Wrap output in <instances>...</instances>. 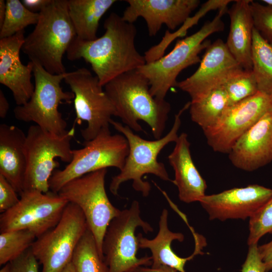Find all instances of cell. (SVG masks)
Instances as JSON below:
<instances>
[{
    "mask_svg": "<svg viewBox=\"0 0 272 272\" xmlns=\"http://www.w3.org/2000/svg\"><path fill=\"white\" fill-rule=\"evenodd\" d=\"M12 185L0 174V212L3 213L15 206L19 201Z\"/></svg>",
    "mask_w": 272,
    "mask_h": 272,
    "instance_id": "34",
    "label": "cell"
},
{
    "mask_svg": "<svg viewBox=\"0 0 272 272\" xmlns=\"http://www.w3.org/2000/svg\"><path fill=\"white\" fill-rule=\"evenodd\" d=\"M272 110V94L258 92L228 106L218 121L203 131L214 151L229 154L239 139L266 113Z\"/></svg>",
    "mask_w": 272,
    "mask_h": 272,
    "instance_id": "14",
    "label": "cell"
},
{
    "mask_svg": "<svg viewBox=\"0 0 272 272\" xmlns=\"http://www.w3.org/2000/svg\"><path fill=\"white\" fill-rule=\"evenodd\" d=\"M88 228L81 210L69 202L58 224L37 238L31 249L41 272H61L72 261L75 250Z\"/></svg>",
    "mask_w": 272,
    "mask_h": 272,
    "instance_id": "11",
    "label": "cell"
},
{
    "mask_svg": "<svg viewBox=\"0 0 272 272\" xmlns=\"http://www.w3.org/2000/svg\"><path fill=\"white\" fill-rule=\"evenodd\" d=\"M36 238L33 232L26 229L1 232L0 264H6L20 256L31 248Z\"/></svg>",
    "mask_w": 272,
    "mask_h": 272,
    "instance_id": "29",
    "label": "cell"
},
{
    "mask_svg": "<svg viewBox=\"0 0 272 272\" xmlns=\"http://www.w3.org/2000/svg\"><path fill=\"white\" fill-rule=\"evenodd\" d=\"M103 26L105 31L101 37L89 41L76 37L66 51L69 60L83 58L90 63L103 87L118 76L146 63L144 55L135 47L137 30L134 24L113 12Z\"/></svg>",
    "mask_w": 272,
    "mask_h": 272,
    "instance_id": "1",
    "label": "cell"
},
{
    "mask_svg": "<svg viewBox=\"0 0 272 272\" xmlns=\"http://www.w3.org/2000/svg\"><path fill=\"white\" fill-rule=\"evenodd\" d=\"M61 272H76L72 261L67 264Z\"/></svg>",
    "mask_w": 272,
    "mask_h": 272,
    "instance_id": "41",
    "label": "cell"
},
{
    "mask_svg": "<svg viewBox=\"0 0 272 272\" xmlns=\"http://www.w3.org/2000/svg\"><path fill=\"white\" fill-rule=\"evenodd\" d=\"M107 172L106 168L102 169L73 179L58 192L81 210L103 258L102 243L106 231L121 211L111 203L107 195L105 187Z\"/></svg>",
    "mask_w": 272,
    "mask_h": 272,
    "instance_id": "10",
    "label": "cell"
},
{
    "mask_svg": "<svg viewBox=\"0 0 272 272\" xmlns=\"http://www.w3.org/2000/svg\"><path fill=\"white\" fill-rule=\"evenodd\" d=\"M228 106L226 93L220 87L200 99L191 101L189 114L191 120L203 131L213 126Z\"/></svg>",
    "mask_w": 272,
    "mask_h": 272,
    "instance_id": "25",
    "label": "cell"
},
{
    "mask_svg": "<svg viewBox=\"0 0 272 272\" xmlns=\"http://www.w3.org/2000/svg\"><path fill=\"white\" fill-rule=\"evenodd\" d=\"M241 272H266L258 252L257 244L249 245L247 257Z\"/></svg>",
    "mask_w": 272,
    "mask_h": 272,
    "instance_id": "35",
    "label": "cell"
},
{
    "mask_svg": "<svg viewBox=\"0 0 272 272\" xmlns=\"http://www.w3.org/2000/svg\"><path fill=\"white\" fill-rule=\"evenodd\" d=\"M254 28L272 44V6L251 1L250 3Z\"/></svg>",
    "mask_w": 272,
    "mask_h": 272,
    "instance_id": "32",
    "label": "cell"
},
{
    "mask_svg": "<svg viewBox=\"0 0 272 272\" xmlns=\"http://www.w3.org/2000/svg\"><path fill=\"white\" fill-rule=\"evenodd\" d=\"M24 32L23 30L0 39V83L12 91L17 105L27 103L35 89L31 81L34 63L30 61L24 65L20 57L25 38Z\"/></svg>",
    "mask_w": 272,
    "mask_h": 272,
    "instance_id": "18",
    "label": "cell"
},
{
    "mask_svg": "<svg viewBox=\"0 0 272 272\" xmlns=\"http://www.w3.org/2000/svg\"><path fill=\"white\" fill-rule=\"evenodd\" d=\"M168 211L164 209L160 216L159 231L156 236L152 239L143 237L142 233L137 235L139 249H149L152 253V264L155 267L160 265L170 266L178 272H186V262L197 254H202V247L206 245L205 238L201 236L194 237L195 249L189 257L178 256L172 250L171 243L174 240L182 242L184 236L179 232L170 231L168 225Z\"/></svg>",
    "mask_w": 272,
    "mask_h": 272,
    "instance_id": "20",
    "label": "cell"
},
{
    "mask_svg": "<svg viewBox=\"0 0 272 272\" xmlns=\"http://www.w3.org/2000/svg\"><path fill=\"white\" fill-rule=\"evenodd\" d=\"M267 233L272 234V198L249 218L248 245L257 244Z\"/></svg>",
    "mask_w": 272,
    "mask_h": 272,
    "instance_id": "31",
    "label": "cell"
},
{
    "mask_svg": "<svg viewBox=\"0 0 272 272\" xmlns=\"http://www.w3.org/2000/svg\"><path fill=\"white\" fill-rule=\"evenodd\" d=\"M7 10L6 1H0V27L2 26L4 21Z\"/></svg>",
    "mask_w": 272,
    "mask_h": 272,
    "instance_id": "40",
    "label": "cell"
},
{
    "mask_svg": "<svg viewBox=\"0 0 272 272\" xmlns=\"http://www.w3.org/2000/svg\"><path fill=\"white\" fill-rule=\"evenodd\" d=\"M104 87L115 116L125 125L134 131L145 132L138 122L142 120L149 125L155 140L163 137L170 104L152 95L148 80L138 69L118 76Z\"/></svg>",
    "mask_w": 272,
    "mask_h": 272,
    "instance_id": "2",
    "label": "cell"
},
{
    "mask_svg": "<svg viewBox=\"0 0 272 272\" xmlns=\"http://www.w3.org/2000/svg\"><path fill=\"white\" fill-rule=\"evenodd\" d=\"M272 198V189L258 184L205 195L199 202L210 220L250 218Z\"/></svg>",
    "mask_w": 272,
    "mask_h": 272,
    "instance_id": "16",
    "label": "cell"
},
{
    "mask_svg": "<svg viewBox=\"0 0 272 272\" xmlns=\"http://www.w3.org/2000/svg\"><path fill=\"white\" fill-rule=\"evenodd\" d=\"M259 255L263 262L266 271L272 270V240L263 245L258 246Z\"/></svg>",
    "mask_w": 272,
    "mask_h": 272,
    "instance_id": "36",
    "label": "cell"
},
{
    "mask_svg": "<svg viewBox=\"0 0 272 272\" xmlns=\"http://www.w3.org/2000/svg\"><path fill=\"white\" fill-rule=\"evenodd\" d=\"M52 2V0H23V5L30 11L39 13Z\"/></svg>",
    "mask_w": 272,
    "mask_h": 272,
    "instance_id": "37",
    "label": "cell"
},
{
    "mask_svg": "<svg viewBox=\"0 0 272 272\" xmlns=\"http://www.w3.org/2000/svg\"><path fill=\"white\" fill-rule=\"evenodd\" d=\"M251 0L235 1L227 13L230 30L226 45L231 53L245 70H251V49L254 24L250 8Z\"/></svg>",
    "mask_w": 272,
    "mask_h": 272,
    "instance_id": "23",
    "label": "cell"
},
{
    "mask_svg": "<svg viewBox=\"0 0 272 272\" xmlns=\"http://www.w3.org/2000/svg\"><path fill=\"white\" fill-rule=\"evenodd\" d=\"M26 135L16 126L0 125V174L20 194L26 169L25 144Z\"/></svg>",
    "mask_w": 272,
    "mask_h": 272,
    "instance_id": "22",
    "label": "cell"
},
{
    "mask_svg": "<svg viewBox=\"0 0 272 272\" xmlns=\"http://www.w3.org/2000/svg\"><path fill=\"white\" fill-rule=\"evenodd\" d=\"M251 60L259 92L272 94V44L254 28Z\"/></svg>",
    "mask_w": 272,
    "mask_h": 272,
    "instance_id": "26",
    "label": "cell"
},
{
    "mask_svg": "<svg viewBox=\"0 0 272 272\" xmlns=\"http://www.w3.org/2000/svg\"><path fill=\"white\" fill-rule=\"evenodd\" d=\"M138 227L146 234L154 231L142 219L139 202L133 200L111 221L106 231L102 253L109 272H134L140 266H151V256H137L139 247L135 232Z\"/></svg>",
    "mask_w": 272,
    "mask_h": 272,
    "instance_id": "8",
    "label": "cell"
},
{
    "mask_svg": "<svg viewBox=\"0 0 272 272\" xmlns=\"http://www.w3.org/2000/svg\"><path fill=\"white\" fill-rule=\"evenodd\" d=\"M190 101L175 115L173 124L165 135L159 139L147 140L135 134L126 125L111 119L110 123L126 139L129 152L123 167L117 175L112 178L109 185L110 192L114 195L118 194L120 186L123 183L132 181V186L137 191L144 197L149 195L151 187L150 184L143 180V176L147 174H153L161 180L172 182L169 176L164 163L159 162L157 157L164 147L171 142H175L181 124V117L183 113L189 109Z\"/></svg>",
    "mask_w": 272,
    "mask_h": 272,
    "instance_id": "3",
    "label": "cell"
},
{
    "mask_svg": "<svg viewBox=\"0 0 272 272\" xmlns=\"http://www.w3.org/2000/svg\"><path fill=\"white\" fill-rule=\"evenodd\" d=\"M228 155L233 166L248 172L272 161V110L239 139Z\"/></svg>",
    "mask_w": 272,
    "mask_h": 272,
    "instance_id": "19",
    "label": "cell"
},
{
    "mask_svg": "<svg viewBox=\"0 0 272 272\" xmlns=\"http://www.w3.org/2000/svg\"><path fill=\"white\" fill-rule=\"evenodd\" d=\"M75 95L76 120L86 121L87 127L81 130L86 141L92 140L100 130L109 126L115 110L98 78L90 70L82 67L69 72L64 79Z\"/></svg>",
    "mask_w": 272,
    "mask_h": 272,
    "instance_id": "13",
    "label": "cell"
},
{
    "mask_svg": "<svg viewBox=\"0 0 272 272\" xmlns=\"http://www.w3.org/2000/svg\"><path fill=\"white\" fill-rule=\"evenodd\" d=\"M0 272H9V263L6 264L1 269Z\"/></svg>",
    "mask_w": 272,
    "mask_h": 272,
    "instance_id": "42",
    "label": "cell"
},
{
    "mask_svg": "<svg viewBox=\"0 0 272 272\" xmlns=\"http://www.w3.org/2000/svg\"><path fill=\"white\" fill-rule=\"evenodd\" d=\"M18 202L0 216V232L26 229L37 238L59 222L69 201L49 191L24 190Z\"/></svg>",
    "mask_w": 272,
    "mask_h": 272,
    "instance_id": "12",
    "label": "cell"
},
{
    "mask_svg": "<svg viewBox=\"0 0 272 272\" xmlns=\"http://www.w3.org/2000/svg\"><path fill=\"white\" fill-rule=\"evenodd\" d=\"M243 69L228 49L226 42L218 39L206 49L196 71L176 87L187 93L191 101L200 99L220 87L239 70Z\"/></svg>",
    "mask_w": 272,
    "mask_h": 272,
    "instance_id": "15",
    "label": "cell"
},
{
    "mask_svg": "<svg viewBox=\"0 0 272 272\" xmlns=\"http://www.w3.org/2000/svg\"><path fill=\"white\" fill-rule=\"evenodd\" d=\"M134 272H178L176 269L167 266L160 265L153 267L149 266H140Z\"/></svg>",
    "mask_w": 272,
    "mask_h": 272,
    "instance_id": "38",
    "label": "cell"
},
{
    "mask_svg": "<svg viewBox=\"0 0 272 272\" xmlns=\"http://www.w3.org/2000/svg\"><path fill=\"white\" fill-rule=\"evenodd\" d=\"M72 262L76 272H109L99 251L94 237L87 229L74 253Z\"/></svg>",
    "mask_w": 272,
    "mask_h": 272,
    "instance_id": "27",
    "label": "cell"
},
{
    "mask_svg": "<svg viewBox=\"0 0 272 272\" xmlns=\"http://www.w3.org/2000/svg\"><path fill=\"white\" fill-rule=\"evenodd\" d=\"M10 105L2 90H0V117L4 118L7 115Z\"/></svg>",
    "mask_w": 272,
    "mask_h": 272,
    "instance_id": "39",
    "label": "cell"
},
{
    "mask_svg": "<svg viewBox=\"0 0 272 272\" xmlns=\"http://www.w3.org/2000/svg\"><path fill=\"white\" fill-rule=\"evenodd\" d=\"M117 2L116 0H67L69 14L76 33V38L87 41L97 39L100 19Z\"/></svg>",
    "mask_w": 272,
    "mask_h": 272,
    "instance_id": "24",
    "label": "cell"
},
{
    "mask_svg": "<svg viewBox=\"0 0 272 272\" xmlns=\"http://www.w3.org/2000/svg\"><path fill=\"white\" fill-rule=\"evenodd\" d=\"M77 35L69 16L67 0H52L39 13L33 31L25 38L23 52L30 61L52 74L66 73L63 55Z\"/></svg>",
    "mask_w": 272,
    "mask_h": 272,
    "instance_id": "4",
    "label": "cell"
},
{
    "mask_svg": "<svg viewBox=\"0 0 272 272\" xmlns=\"http://www.w3.org/2000/svg\"><path fill=\"white\" fill-rule=\"evenodd\" d=\"M33 63L34 93L27 103L14 108V116L20 121L34 122L52 133L63 134L67 130V123L58 106L63 101L70 103L75 98L72 92L64 91L60 86L67 73L52 74L39 63Z\"/></svg>",
    "mask_w": 272,
    "mask_h": 272,
    "instance_id": "9",
    "label": "cell"
},
{
    "mask_svg": "<svg viewBox=\"0 0 272 272\" xmlns=\"http://www.w3.org/2000/svg\"><path fill=\"white\" fill-rule=\"evenodd\" d=\"M228 97L229 106L255 95L258 92L252 70L241 69L230 76L222 86Z\"/></svg>",
    "mask_w": 272,
    "mask_h": 272,
    "instance_id": "30",
    "label": "cell"
},
{
    "mask_svg": "<svg viewBox=\"0 0 272 272\" xmlns=\"http://www.w3.org/2000/svg\"><path fill=\"white\" fill-rule=\"evenodd\" d=\"M128 6L123 12V19L132 23L142 17L150 36L157 35L163 24L174 30L190 18L199 6L198 0H126Z\"/></svg>",
    "mask_w": 272,
    "mask_h": 272,
    "instance_id": "17",
    "label": "cell"
},
{
    "mask_svg": "<svg viewBox=\"0 0 272 272\" xmlns=\"http://www.w3.org/2000/svg\"><path fill=\"white\" fill-rule=\"evenodd\" d=\"M84 147L73 150L72 161L62 170H55L49 181V189L58 193L68 182L87 174L108 167L120 170L129 152L127 141L122 134H112L109 127L85 141Z\"/></svg>",
    "mask_w": 272,
    "mask_h": 272,
    "instance_id": "7",
    "label": "cell"
},
{
    "mask_svg": "<svg viewBox=\"0 0 272 272\" xmlns=\"http://www.w3.org/2000/svg\"><path fill=\"white\" fill-rule=\"evenodd\" d=\"M75 133L74 127L61 134L52 133L37 125L29 127L25 144L26 169L23 191H49V179L59 165L55 158L69 163L73 159L71 142Z\"/></svg>",
    "mask_w": 272,
    "mask_h": 272,
    "instance_id": "6",
    "label": "cell"
},
{
    "mask_svg": "<svg viewBox=\"0 0 272 272\" xmlns=\"http://www.w3.org/2000/svg\"><path fill=\"white\" fill-rule=\"evenodd\" d=\"M227 10V6L222 7L212 21L206 22L197 32L178 40L167 54L138 69L148 80L150 92L154 97L165 100L168 91L176 87V79L180 73L200 62L199 54L211 43L207 38L224 30L222 18Z\"/></svg>",
    "mask_w": 272,
    "mask_h": 272,
    "instance_id": "5",
    "label": "cell"
},
{
    "mask_svg": "<svg viewBox=\"0 0 272 272\" xmlns=\"http://www.w3.org/2000/svg\"><path fill=\"white\" fill-rule=\"evenodd\" d=\"M9 263V272H39V262L31 248Z\"/></svg>",
    "mask_w": 272,
    "mask_h": 272,
    "instance_id": "33",
    "label": "cell"
},
{
    "mask_svg": "<svg viewBox=\"0 0 272 272\" xmlns=\"http://www.w3.org/2000/svg\"><path fill=\"white\" fill-rule=\"evenodd\" d=\"M175 143L174 149L168 156L175 174L172 182L177 186L181 201H199L206 195L207 185L192 160L187 134L181 133Z\"/></svg>",
    "mask_w": 272,
    "mask_h": 272,
    "instance_id": "21",
    "label": "cell"
},
{
    "mask_svg": "<svg viewBox=\"0 0 272 272\" xmlns=\"http://www.w3.org/2000/svg\"><path fill=\"white\" fill-rule=\"evenodd\" d=\"M4 21L0 27V39L13 36L30 25H36L39 13L28 10L19 0H7Z\"/></svg>",
    "mask_w": 272,
    "mask_h": 272,
    "instance_id": "28",
    "label": "cell"
}]
</instances>
